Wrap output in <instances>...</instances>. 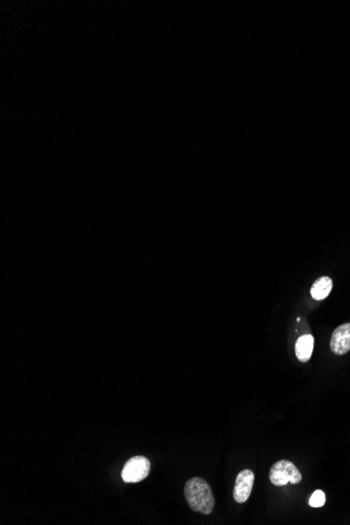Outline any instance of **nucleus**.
Here are the masks:
<instances>
[{"label":"nucleus","mask_w":350,"mask_h":525,"mask_svg":"<svg viewBox=\"0 0 350 525\" xmlns=\"http://www.w3.org/2000/svg\"><path fill=\"white\" fill-rule=\"evenodd\" d=\"M185 497L191 510L209 515L215 506V499L208 482L199 477L191 478L185 486Z\"/></svg>","instance_id":"1"},{"label":"nucleus","mask_w":350,"mask_h":525,"mask_svg":"<svg viewBox=\"0 0 350 525\" xmlns=\"http://www.w3.org/2000/svg\"><path fill=\"white\" fill-rule=\"evenodd\" d=\"M269 480L276 486H283L287 484H298L302 480V475L293 462L279 460L269 470Z\"/></svg>","instance_id":"2"},{"label":"nucleus","mask_w":350,"mask_h":525,"mask_svg":"<svg viewBox=\"0 0 350 525\" xmlns=\"http://www.w3.org/2000/svg\"><path fill=\"white\" fill-rule=\"evenodd\" d=\"M150 462L144 456L130 458L122 470V480L127 484H136L148 477Z\"/></svg>","instance_id":"3"},{"label":"nucleus","mask_w":350,"mask_h":525,"mask_svg":"<svg viewBox=\"0 0 350 525\" xmlns=\"http://www.w3.org/2000/svg\"><path fill=\"white\" fill-rule=\"evenodd\" d=\"M255 475L251 470H243L238 473L235 482L234 496L235 502L238 504H245L249 495L252 493L253 486H254Z\"/></svg>","instance_id":"4"},{"label":"nucleus","mask_w":350,"mask_h":525,"mask_svg":"<svg viewBox=\"0 0 350 525\" xmlns=\"http://www.w3.org/2000/svg\"><path fill=\"white\" fill-rule=\"evenodd\" d=\"M331 349L338 356H343L350 351V323L342 324L333 331Z\"/></svg>","instance_id":"5"},{"label":"nucleus","mask_w":350,"mask_h":525,"mask_svg":"<svg viewBox=\"0 0 350 525\" xmlns=\"http://www.w3.org/2000/svg\"><path fill=\"white\" fill-rule=\"evenodd\" d=\"M315 339L311 335H303L296 342V357L302 363H307L313 355Z\"/></svg>","instance_id":"6"},{"label":"nucleus","mask_w":350,"mask_h":525,"mask_svg":"<svg viewBox=\"0 0 350 525\" xmlns=\"http://www.w3.org/2000/svg\"><path fill=\"white\" fill-rule=\"evenodd\" d=\"M333 289V280L329 277H321L313 282L311 289V297L315 300H324L329 297Z\"/></svg>","instance_id":"7"},{"label":"nucleus","mask_w":350,"mask_h":525,"mask_svg":"<svg viewBox=\"0 0 350 525\" xmlns=\"http://www.w3.org/2000/svg\"><path fill=\"white\" fill-rule=\"evenodd\" d=\"M327 502V497H325V493L321 490L315 491L309 498V506L311 508H322V506Z\"/></svg>","instance_id":"8"}]
</instances>
